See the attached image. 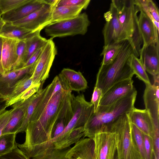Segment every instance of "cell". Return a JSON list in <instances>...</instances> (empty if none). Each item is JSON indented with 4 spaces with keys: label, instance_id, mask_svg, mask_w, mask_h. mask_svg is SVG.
Masks as SVG:
<instances>
[{
    "label": "cell",
    "instance_id": "cell-1",
    "mask_svg": "<svg viewBox=\"0 0 159 159\" xmlns=\"http://www.w3.org/2000/svg\"><path fill=\"white\" fill-rule=\"evenodd\" d=\"M73 95L63 87L57 75L45 88L25 131V140L17 145L25 154H32L52 143L55 125L72 107Z\"/></svg>",
    "mask_w": 159,
    "mask_h": 159
},
{
    "label": "cell",
    "instance_id": "cell-23",
    "mask_svg": "<svg viewBox=\"0 0 159 159\" xmlns=\"http://www.w3.org/2000/svg\"><path fill=\"white\" fill-rule=\"evenodd\" d=\"M40 31L39 30L33 33L24 40L25 43L24 65L31 56L38 49L43 47L47 42L48 39L40 35Z\"/></svg>",
    "mask_w": 159,
    "mask_h": 159
},
{
    "label": "cell",
    "instance_id": "cell-20",
    "mask_svg": "<svg viewBox=\"0 0 159 159\" xmlns=\"http://www.w3.org/2000/svg\"><path fill=\"white\" fill-rule=\"evenodd\" d=\"M140 13L138 17V24L142 36V45H148L159 43V32L156 27L146 14L139 9Z\"/></svg>",
    "mask_w": 159,
    "mask_h": 159
},
{
    "label": "cell",
    "instance_id": "cell-44",
    "mask_svg": "<svg viewBox=\"0 0 159 159\" xmlns=\"http://www.w3.org/2000/svg\"><path fill=\"white\" fill-rule=\"evenodd\" d=\"M3 37L0 35V74H4V72L2 66L1 62L2 50L3 43Z\"/></svg>",
    "mask_w": 159,
    "mask_h": 159
},
{
    "label": "cell",
    "instance_id": "cell-21",
    "mask_svg": "<svg viewBox=\"0 0 159 159\" xmlns=\"http://www.w3.org/2000/svg\"><path fill=\"white\" fill-rule=\"evenodd\" d=\"M1 62L4 74L12 70L17 59L19 40L3 37Z\"/></svg>",
    "mask_w": 159,
    "mask_h": 159
},
{
    "label": "cell",
    "instance_id": "cell-28",
    "mask_svg": "<svg viewBox=\"0 0 159 159\" xmlns=\"http://www.w3.org/2000/svg\"><path fill=\"white\" fill-rule=\"evenodd\" d=\"M44 91L45 88L39 89L36 93L33 95V98L27 108L24 121L17 134L25 131L35 108Z\"/></svg>",
    "mask_w": 159,
    "mask_h": 159
},
{
    "label": "cell",
    "instance_id": "cell-14",
    "mask_svg": "<svg viewBox=\"0 0 159 159\" xmlns=\"http://www.w3.org/2000/svg\"><path fill=\"white\" fill-rule=\"evenodd\" d=\"M132 79L124 80L116 83L104 93L99 106H107L124 97L134 89Z\"/></svg>",
    "mask_w": 159,
    "mask_h": 159
},
{
    "label": "cell",
    "instance_id": "cell-8",
    "mask_svg": "<svg viewBox=\"0 0 159 159\" xmlns=\"http://www.w3.org/2000/svg\"><path fill=\"white\" fill-rule=\"evenodd\" d=\"M52 39H48L39 58L35 62V68L31 78L33 85L40 84L42 88L57 54V51Z\"/></svg>",
    "mask_w": 159,
    "mask_h": 159
},
{
    "label": "cell",
    "instance_id": "cell-2",
    "mask_svg": "<svg viewBox=\"0 0 159 159\" xmlns=\"http://www.w3.org/2000/svg\"><path fill=\"white\" fill-rule=\"evenodd\" d=\"M137 91L134 88L127 95L110 105L99 106L84 126V137L93 139L99 132L108 131L110 125L134 107Z\"/></svg>",
    "mask_w": 159,
    "mask_h": 159
},
{
    "label": "cell",
    "instance_id": "cell-24",
    "mask_svg": "<svg viewBox=\"0 0 159 159\" xmlns=\"http://www.w3.org/2000/svg\"><path fill=\"white\" fill-rule=\"evenodd\" d=\"M83 9L80 7L56 6L52 10L51 23L75 18Z\"/></svg>",
    "mask_w": 159,
    "mask_h": 159
},
{
    "label": "cell",
    "instance_id": "cell-35",
    "mask_svg": "<svg viewBox=\"0 0 159 159\" xmlns=\"http://www.w3.org/2000/svg\"><path fill=\"white\" fill-rule=\"evenodd\" d=\"M29 0H0V6L3 14L13 10Z\"/></svg>",
    "mask_w": 159,
    "mask_h": 159
},
{
    "label": "cell",
    "instance_id": "cell-34",
    "mask_svg": "<svg viewBox=\"0 0 159 159\" xmlns=\"http://www.w3.org/2000/svg\"><path fill=\"white\" fill-rule=\"evenodd\" d=\"M25 48V43L24 40H19L17 47V59L12 70L23 68Z\"/></svg>",
    "mask_w": 159,
    "mask_h": 159
},
{
    "label": "cell",
    "instance_id": "cell-5",
    "mask_svg": "<svg viewBox=\"0 0 159 159\" xmlns=\"http://www.w3.org/2000/svg\"><path fill=\"white\" fill-rule=\"evenodd\" d=\"M127 114L113 122L109 126L108 131L117 134L118 159H141L134 140L131 123Z\"/></svg>",
    "mask_w": 159,
    "mask_h": 159
},
{
    "label": "cell",
    "instance_id": "cell-40",
    "mask_svg": "<svg viewBox=\"0 0 159 159\" xmlns=\"http://www.w3.org/2000/svg\"><path fill=\"white\" fill-rule=\"evenodd\" d=\"M146 7L153 19L159 22V11L155 3L152 0H146Z\"/></svg>",
    "mask_w": 159,
    "mask_h": 159
},
{
    "label": "cell",
    "instance_id": "cell-7",
    "mask_svg": "<svg viewBox=\"0 0 159 159\" xmlns=\"http://www.w3.org/2000/svg\"><path fill=\"white\" fill-rule=\"evenodd\" d=\"M73 116L64 129L59 135L52 139L54 144L66 138L74 128L84 126L92 115L94 113V107L90 102L87 101L84 95L80 94L72 100Z\"/></svg>",
    "mask_w": 159,
    "mask_h": 159
},
{
    "label": "cell",
    "instance_id": "cell-41",
    "mask_svg": "<svg viewBox=\"0 0 159 159\" xmlns=\"http://www.w3.org/2000/svg\"><path fill=\"white\" fill-rule=\"evenodd\" d=\"M13 108L4 110L0 113V136L11 116Z\"/></svg>",
    "mask_w": 159,
    "mask_h": 159
},
{
    "label": "cell",
    "instance_id": "cell-39",
    "mask_svg": "<svg viewBox=\"0 0 159 159\" xmlns=\"http://www.w3.org/2000/svg\"><path fill=\"white\" fill-rule=\"evenodd\" d=\"M102 95V93L101 89L95 86L90 102L94 107V113L97 111Z\"/></svg>",
    "mask_w": 159,
    "mask_h": 159
},
{
    "label": "cell",
    "instance_id": "cell-26",
    "mask_svg": "<svg viewBox=\"0 0 159 159\" xmlns=\"http://www.w3.org/2000/svg\"><path fill=\"white\" fill-rule=\"evenodd\" d=\"M125 41L103 46L100 54V56L103 57L101 65H108L114 61L121 51Z\"/></svg>",
    "mask_w": 159,
    "mask_h": 159
},
{
    "label": "cell",
    "instance_id": "cell-30",
    "mask_svg": "<svg viewBox=\"0 0 159 159\" xmlns=\"http://www.w3.org/2000/svg\"><path fill=\"white\" fill-rule=\"evenodd\" d=\"M16 133L2 134L0 136V156L7 153L17 147Z\"/></svg>",
    "mask_w": 159,
    "mask_h": 159
},
{
    "label": "cell",
    "instance_id": "cell-4",
    "mask_svg": "<svg viewBox=\"0 0 159 159\" xmlns=\"http://www.w3.org/2000/svg\"><path fill=\"white\" fill-rule=\"evenodd\" d=\"M123 40H127L132 46L134 54L137 57L143 44L138 24L139 12L134 0H114Z\"/></svg>",
    "mask_w": 159,
    "mask_h": 159
},
{
    "label": "cell",
    "instance_id": "cell-46",
    "mask_svg": "<svg viewBox=\"0 0 159 159\" xmlns=\"http://www.w3.org/2000/svg\"><path fill=\"white\" fill-rule=\"evenodd\" d=\"M3 14V13L2 9H1V7L0 6V17H1L2 15Z\"/></svg>",
    "mask_w": 159,
    "mask_h": 159
},
{
    "label": "cell",
    "instance_id": "cell-16",
    "mask_svg": "<svg viewBox=\"0 0 159 159\" xmlns=\"http://www.w3.org/2000/svg\"><path fill=\"white\" fill-rule=\"evenodd\" d=\"M33 95L23 102H17L11 106L13 110L8 122L2 131V134H17L24 121L27 108L33 98Z\"/></svg>",
    "mask_w": 159,
    "mask_h": 159
},
{
    "label": "cell",
    "instance_id": "cell-12",
    "mask_svg": "<svg viewBox=\"0 0 159 159\" xmlns=\"http://www.w3.org/2000/svg\"><path fill=\"white\" fill-rule=\"evenodd\" d=\"M104 16L106 20L102 31L104 45L124 41L113 0L111 1L109 10L104 14Z\"/></svg>",
    "mask_w": 159,
    "mask_h": 159
},
{
    "label": "cell",
    "instance_id": "cell-27",
    "mask_svg": "<svg viewBox=\"0 0 159 159\" xmlns=\"http://www.w3.org/2000/svg\"><path fill=\"white\" fill-rule=\"evenodd\" d=\"M84 135V126L73 129L64 139L54 144L55 148L63 149L70 147V146L77 142Z\"/></svg>",
    "mask_w": 159,
    "mask_h": 159
},
{
    "label": "cell",
    "instance_id": "cell-32",
    "mask_svg": "<svg viewBox=\"0 0 159 159\" xmlns=\"http://www.w3.org/2000/svg\"><path fill=\"white\" fill-rule=\"evenodd\" d=\"M31 76L30 75H27L17 84L11 94L8 98L6 105L31 86L33 84Z\"/></svg>",
    "mask_w": 159,
    "mask_h": 159
},
{
    "label": "cell",
    "instance_id": "cell-25",
    "mask_svg": "<svg viewBox=\"0 0 159 159\" xmlns=\"http://www.w3.org/2000/svg\"><path fill=\"white\" fill-rule=\"evenodd\" d=\"M34 32L11 23H6L0 32V35L4 37L24 40Z\"/></svg>",
    "mask_w": 159,
    "mask_h": 159
},
{
    "label": "cell",
    "instance_id": "cell-42",
    "mask_svg": "<svg viewBox=\"0 0 159 159\" xmlns=\"http://www.w3.org/2000/svg\"><path fill=\"white\" fill-rule=\"evenodd\" d=\"M44 46L38 49L31 56L25 64L23 68L32 65L36 61L42 53Z\"/></svg>",
    "mask_w": 159,
    "mask_h": 159
},
{
    "label": "cell",
    "instance_id": "cell-6",
    "mask_svg": "<svg viewBox=\"0 0 159 159\" xmlns=\"http://www.w3.org/2000/svg\"><path fill=\"white\" fill-rule=\"evenodd\" d=\"M90 23L88 15L84 12L72 19L51 23L45 28V32L52 39L56 37L84 35Z\"/></svg>",
    "mask_w": 159,
    "mask_h": 159
},
{
    "label": "cell",
    "instance_id": "cell-22",
    "mask_svg": "<svg viewBox=\"0 0 159 159\" xmlns=\"http://www.w3.org/2000/svg\"><path fill=\"white\" fill-rule=\"evenodd\" d=\"M94 144L93 139L82 137L67 152L69 159H93Z\"/></svg>",
    "mask_w": 159,
    "mask_h": 159
},
{
    "label": "cell",
    "instance_id": "cell-29",
    "mask_svg": "<svg viewBox=\"0 0 159 159\" xmlns=\"http://www.w3.org/2000/svg\"><path fill=\"white\" fill-rule=\"evenodd\" d=\"M130 66L134 75L139 79L143 81L146 85L151 84L150 80L139 58L133 54L130 59Z\"/></svg>",
    "mask_w": 159,
    "mask_h": 159
},
{
    "label": "cell",
    "instance_id": "cell-43",
    "mask_svg": "<svg viewBox=\"0 0 159 159\" xmlns=\"http://www.w3.org/2000/svg\"><path fill=\"white\" fill-rule=\"evenodd\" d=\"M8 98L0 93V113L6 109L7 107L6 103Z\"/></svg>",
    "mask_w": 159,
    "mask_h": 159
},
{
    "label": "cell",
    "instance_id": "cell-38",
    "mask_svg": "<svg viewBox=\"0 0 159 159\" xmlns=\"http://www.w3.org/2000/svg\"><path fill=\"white\" fill-rule=\"evenodd\" d=\"M143 137L147 159H153L154 146L152 138L144 134Z\"/></svg>",
    "mask_w": 159,
    "mask_h": 159
},
{
    "label": "cell",
    "instance_id": "cell-31",
    "mask_svg": "<svg viewBox=\"0 0 159 159\" xmlns=\"http://www.w3.org/2000/svg\"><path fill=\"white\" fill-rule=\"evenodd\" d=\"M131 126L134 140L141 158V159H147L143 134L134 124L131 123Z\"/></svg>",
    "mask_w": 159,
    "mask_h": 159
},
{
    "label": "cell",
    "instance_id": "cell-19",
    "mask_svg": "<svg viewBox=\"0 0 159 159\" xmlns=\"http://www.w3.org/2000/svg\"><path fill=\"white\" fill-rule=\"evenodd\" d=\"M130 122L135 125L143 134L152 137L154 128L150 115L145 109L134 107L127 114Z\"/></svg>",
    "mask_w": 159,
    "mask_h": 159
},
{
    "label": "cell",
    "instance_id": "cell-45",
    "mask_svg": "<svg viewBox=\"0 0 159 159\" xmlns=\"http://www.w3.org/2000/svg\"><path fill=\"white\" fill-rule=\"evenodd\" d=\"M5 23H6L2 20V17H0V32Z\"/></svg>",
    "mask_w": 159,
    "mask_h": 159
},
{
    "label": "cell",
    "instance_id": "cell-37",
    "mask_svg": "<svg viewBox=\"0 0 159 159\" xmlns=\"http://www.w3.org/2000/svg\"><path fill=\"white\" fill-rule=\"evenodd\" d=\"M18 147L10 152L0 156V159H30Z\"/></svg>",
    "mask_w": 159,
    "mask_h": 159
},
{
    "label": "cell",
    "instance_id": "cell-11",
    "mask_svg": "<svg viewBox=\"0 0 159 159\" xmlns=\"http://www.w3.org/2000/svg\"><path fill=\"white\" fill-rule=\"evenodd\" d=\"M159 75L153 76V84L146 85L143 98L145 109L149 112L153 124L155 132L159 134Z\"/></svg>",
    "mask_w": 159,
    "mask_h": 159
},
{
    "label": "cell",
    "instance_id": "cell-17",
    "mask_svg": "<svg viewBox=\"0 0 159 159\" xmlns=\"http://www.w3.org/2000/svg\"><path fill=\"white\" fill-rule=\"evenodd\" d=\"M63 87L77 92L88 88V83L82 73L69 68H64L57 75Z\"/></svg>",
    "mask_w": 159,
    "mask_h": 159
},
{
    "label": "cell",
    "instance_id": "cell-3",
    "mask_svg": "<svg viewBox=\"0 0 159 159\" xmlns=\"http://www.w3.org/2000/svg\"><path fill=\"white\" fill-rule=\"evenodd\" d=\"M132 47L125 40L117 57L111 63L101 65L97 73L95 86L101 89L102 95L113 85L125 80L132 79L134 73L130 66Z\"/></svg>",
    "mask_w": 159,
    "mask_h": 159
},
{
    "label": "cell",
    "instance_id": "cell-13",
    "mask_svg": "<svg viewBox=\"0 0 159 159\" xmlns=\"http://www.w3.org/2000/svg\"><path fill=\"white\" fill-rule=\"evenodd\" d=\"M35 62L28 66L0 74V93L8 98L21 80L27 75H32Z\"/></svg>",
    "mask_w": 159,
    "mask_h": 159
},
{
    "label": "cell",
    "instance_id": "cell-9",
    "mask_svg": "<svg viewBox=\"0 0 159 159\" xmlns=\"http://www.w3.org/2000/svg\"><path fill=\"white\" fill-rule=\"evenodd\" d=\"M117 134L108 131L96 134L93 139L94 148L93 159H114L117 153Z\"/></svg>",
    "mask_w": 159,
    "mask_h": 159
},
{
    "label": "cell",
    "instance_id": "cell-48",
    "mask_svg": "<svg viewBox=\"0 0 159 159\" xmlns=\"http://www.w3.org/2000/svg\"><path fill=\"white\" fill-rule=\"evenodd\" d=\"M114 159H118L117 153L116 154Z\"/></svg>",
    "mask_w": 159,
    "mask_h": 159
},
{
    "label": "cell",
    "instance_id": "cell-33",
    "mask_svg": "<svg viewBox=\"0 0 159 159\" xmlns=\"http://www.w3.org/2000/svg\"><path fill=\"white\" fill-rule=\"evenodd\" d=\"M39 89H42L41 85H32L31 87L18 97L7 104V107L11 106L17 102H23L36 93Z\"/></svg>",
    "mask_w": 159,
    "mask_h": 159
},
{
    "label": "cell",
    "instance_id": "cell-36",
    "mask_svg": "<svg viewBox=\"0 0 159 159\" xmlns=\"http://www.w3.org/2000/svg\"><path fill=\"white\" fill-rule=\"evenodd\" d=\"M90 0H59L56 6L80 7L86 9Z\"/></svg>",
    "mask_w": 159,
    "mask_h": 159
},
{
    "label": "cell",
    "instance_id": "cell-10",
    "mask_svg": "<svg viewBox=\"0 0 159 159\" xmlns=\"http://www.w3.org/2000/svg\"><path fill=\"white\" fill-rule=\"evenodd\" d=\"M55 7L46 3L38 10L11 23L33 32L41 31L51 23L52 12Z\"/></svg>",
    "mask_w": 159,
    "mask_h": 159
},
{
    "label": "cell",
    "instance_id": "cell-15",
    "mask_svg": "<svg viewBox=\"0 0 159 159\" xmlns=\"http://www.w3.org/2000/svg\"><path fill=\"white\" fill-rule=\"evenodd\" d=\"M159 43L142 45L139 58L146 72L153 77L159 75Z\"/></svg>",
    "mask_w": 159,
    "mask_h": 159
},
{
    "label": "cell",
    "instance_id": "cell-47",
    "mask_svg": "<svg viewBox=\"0 0 159 159\" xmlns=\"http://www.w3.org/2000/svg\"><path fill=\"white\" fill-rule=\"evenodd\" d=\"M153 159H158L154 153Z\"/></svg>",
    "mask_w": 159,
    "mask_h": 159
},
{
    "label": "cell",
    "instance_id": "cell-18",
    "mask_svg": "<svg viewBox=\"0 0 159 159\" xmlns=\"http://www.w3.org/2000/svg\"><path fill=\"white\" fill-rule=\"evenodd\" d=\"M45 3L44 0H29L16 8L3 14L2 18L5 23H12L38 10Z\"/></svg>",
    "mask_w": 159,
    "mask_h": 159
}]
</instances>
